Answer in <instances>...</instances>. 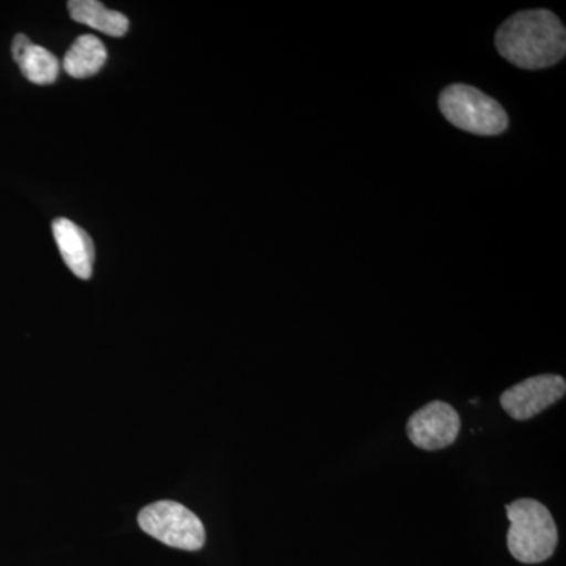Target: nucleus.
<instances>
[{
  "label": "nucleus",
  "instance_id": "1",
  "mask_svg": "<svg viewBox=\"0 0 566 566\" xmlns=\"http://www.w3.org/2000/svg\"><path fill=\"white\" fill-rule=\"evenodd\" d=\"M495 48L520 69H547L565 57V28L553 11H521L499 28Z\"/></svg>",
  "mask_w": 566,
  "mask_h": 566
},
{
  "label": "nucleus",
  "instance_id": "2",
  "mask_svg": "<svg viewBox=\"0 0 566 566\" xmlns=\"http://www.w3.org/2000/svg\"><path fill=\"white\" fill-rule=\"evenodd\" d=\"M510 531L506 545L517 562L542 564L553 556L558 542L556 521L542 502L517 499L506 505Z\"/></svg>",
  "mask_w": 566,
  "mask_h": 566
},
{
  "label": "nucleus",
  "instance_id": "3",
  "mask_svg": "<svg viewBox=\"0 0 566 566\" xmlns=\"http://www.w3.org/2000/svg\"><path fill=\"white\" fill-rule=\"evenodd\" d=\"M439 109L453 126L476 136H497L509 128L504 107L471 85L447 87L439 96Z\"/></svg>",
  "mask_w": 566,
  "mask_h": 566
},
{
  "label": "nucleus",
  "instance_id": "4",
  "mask_svg": "<svg viewBox=\"0 0 566 566\" xmlns=\"http://www.w3.org/2000/svg\"><path fill=\"white\" fill-rule=\"evenodd\" d=\"M137 521L145 534L175 549L199 551L207 539L200 517L178 502L161 501L145 506Z\"/></svg>",
  "mask_w": 566,
  "mask_h": 566
},
{
  "label": "nucleus",
  "instance_id": "5",
  "mask_svg": "<svg viewBox=\"0 0 566 566\" xmlns=\"http://www.w3.org/2000/svg\"><path fill=\"white\" fill-rule=\"evenodd\" d=\"M566 382L558 375H539L510 387L501 397L502 408L515 420H528L560 401Z\"/></svg>",
  "mask_w": 566,
  "mask_h": 566
},
{
  "label": "nucleus",
  "instance_id": "6",
  "mask_svg": "<svg viewBox=\"0 0 566 566\" xmlns=\"http://www.w3.org/2000/svg\"><path fill=\"white\" fill-rule=\"evenodd\" d=\"M460 416L444 401H431L408 420V436L422 450H441L457 441Z\"/></svg>",
  "mask_w": 566,
  "mask_h": 566
},
{
  "label": "nucleus",
  "instance_id": "7",
  "mask_svg": "<svg viewBox=\"0 0 566 566\" xmlns=\"http://www.w3.org/2000/svg\"><path fill=\"white\" fill-rule=\"evenodd\" d=\"M52 233L63 262L71 273L82 281H88L93 274V260H95V245L84 229L65 218L52 222Z\"/></svg>",
  "mask_w": 566,
  "mask_h": 566
},
{
  "label": "nucleus",
  "instance_id": "8",
  "mask_svg": "<svg viewBox=\"0 0 566 566\" xmlns=\"http://www.w3.org/2000/svg\"><path fill=\"white\" fill-rule=\"evenodd\" d=\"M107 50L95 35H82L71 44L63 57V70L74 80L95 76L106 65Z\"/></svg>",
  "mask_w": 566,
  "mask_h": 566
},
{
  "label": "nucleus",
  "instance_id": "9",
  "mask_svg": "<svg viewBox=\"0 0 566 566\" xmlns=\"http://www.w3.org/2000/svg\"><path fill=\"white\" fill-rule=\"evenodd\" d=\"M69 11L74 21L109 36L126 35L129 29V20L125 14L106 9L96 0H71Z\"/></svg>",
  "mask_w": 566,
  "mask_h": 566
},
{
  "label": "nucleus",
  "instance_id": "10",
  "mask_svg": "<svg viewBox=\"0 0 566 566\" xmlns=\"http://www.w3.org/2000/svg\"><path fill=\"white\" fill-rule=\"evenodd\" d=\"M17 63L20 65L22 76L36 85L54 84L61 73L59 59L39 44L32 43Z\"/></svg>",
  "mask_w": 566,
  "mask_h": 566
},
{
  "label": "nucleus",
  "instance_id": "11",
  "mask_svg": "<svg viewBox=\"0 0 566 566\" xmlns=\"http://www.w3.org/2000/svg\"><path fill=\"white\" fill-rule=\"evenodd\" d=\"M32 41L29 36L22 35V33H18L14 36L13 44H11V54H13V61L18 62L22 57L25 51L31 46Z\"/></svg>",
  "mask_w": 566,
  "mask_h": 566
}]
</instances>
